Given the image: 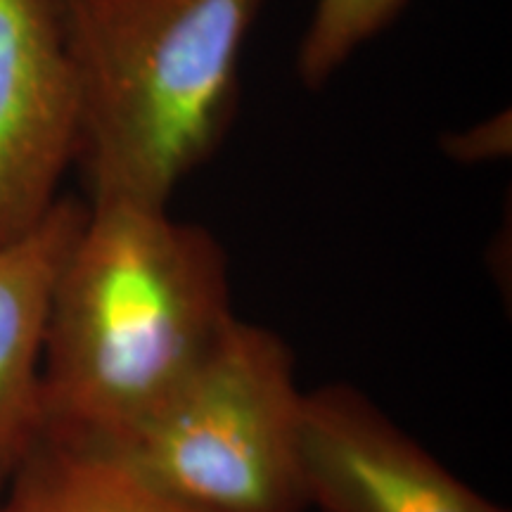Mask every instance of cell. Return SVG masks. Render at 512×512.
I'll use <instances>...</instances> for the list:
<instances>
[{
    "label": "cell",
    "mask_w": 512,
    "mask_h": 512,
    "mask_svg": "<svg viewBox=\"0 0 512 512\" xmlns=\"http://www.w3.org/2000/svg\"><path fill=\"white\" fill-rule=\"evenodd\" d=\"M228 256L197 223L88 204L57 278L41 356V432L119 453L233 320Z\"/></svg>",
    "instance_id": "6da1fadb"
},
{
    "label": "cell",
    "mask_w": 512,
    "mask_h": 512,
    "mask_svg": "<svg viewBox=\"0 0 512 512\" xmlns=\"http://www.w3.org/2000/svg\"><path fill=\"white\" fill-rule=\"evenodd\" d=\"M266 0H60L88 204L166 209L226 143Z\"/></svg>",
    "instance_id": "7a4b0ae2"
},
{
    "label": "cell",
    "mask_w": 512,
    "mask_h": 512,
    "mask_svg": "<svg viewBox=\"0 0 512 512\" xmlns=\"http://www.w3.org/2000/svg\"><path fill=\"white\" fill-rule=\"evenodd\" d=\"M302 408L290 344L233 316L169 403L112 456L195 512H306Z\"/></svg>",
    "instance_id": "3957f363"
},
{
    "label": "cell",
    "mask_w": 512,
    "mask_h": 512,
    "mask_svg": "<svg viewBox=\"0 0 512 512\" xmlns=\"http://www.w3.org/2000/svg\"><path fill=\"white\" fill-rule=\"evenodd\" d=\"M76 133L60 0H0V247L34 230L62 197Z\"/></svg>",
    "instance_id": "277c9868"
},
{
    "label": "cell",
    "mask_w": 512,
    "mask_h": 512,
    "mask_svg": "<svg viewBox=\"0 0 512 512\" xmlns=\"http://www.w3.org/2000/svg\"><path fill=\"white\" fill-rule=\"evenodd\" d=\"M302 477L320 512H508L344 382L304 392Z\"/></svg>",
    "instance_id": "5b68a950"
},
{
    "label": "cell",
    "mask_w": 512,
    "mask_h": 512,
    "mask_svg": "<svg viewBox=\"0 0 512 512\" xmlns=\"http://www.w3.org/2000/svg\"><path fill=\"white\" fill-rule=\"evenodd\" d=\"M88 219L62 195L24 238L0 247V489L41 432V356L50 299Z\"/></svg>",
    "instance_id": "8992f818"
},
{
    "label": "cell",
    "mask_w": 512,
    "mask_h": 512,
    "mask_svg": "<svg viewBox=\"0 0 512 512\" xmlns=\"http://www.w3.org/2000/svg\"><path fill=\"white\" fill-rule=\"evenodd\" d=\"M0 512H195L143 482L124 460L38 437L0 489Z\"/></svg>",
    "instance_id": "52a82bcc"
},
{
    "label": "cell",
    "mask_w": 512,
    "mask_h": 512,
    "mask_svg": "<svg viewBox=\"0 0 512 512\" xmlns=\"http://www.w3.org/2000/svg\"><path fill=\"white\" fill-rule=\"evenodd\" d=\"M408 0H318L297 50V76L309 91L325 86L358 48L384 31Z\"/></svg>",
    "instance_id": "ba28073f"
}]
</instances>
